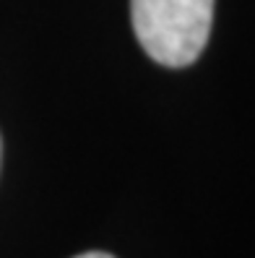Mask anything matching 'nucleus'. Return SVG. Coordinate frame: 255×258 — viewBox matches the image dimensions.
<instances>
[{"instance_id":"nucleus-1","label":"nucleus","mask_w":255,"mask_h":258,"mask_svg":"<svg viewBox=\"0 0 255 258\" xmlns=\"http://www.w3.org/2000/svg\"><path fill=\"white\" fill-rule=\"evenodd\" d=\"M130 19L148 57L167 68H185L208 42L214 0H130Z\"/></svg>"},{"instance_id":"nucleus-2","label":"nucleus","mask_w":255,"mask_h":258,"mask_svg":"<svg viewBox=\"0 0 255 258\" xmlns=\"http://www.w3.org/2000/svg\"><path fill=\"white\" fill-rule=\"evenodd\" d=\"M76 258H115V255L102 253V250H89V253H81V255H76Z\"/></svg>"},{"instance_id":"nucleus-3","label":"nucleus","mask_w":255,"mask_h":258,"mask_svg":"<svg viewBox=\"0 0 255 258\" xmlns=\"http://www.w3.org/2000/svg\"><path fill=\"white\" fill-rule=\"evenodd\" d=\"M0 154H3V146H0Z\"/></svg>"}]
</instances>
